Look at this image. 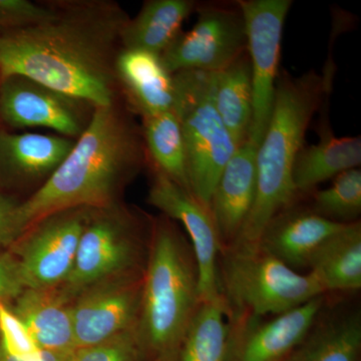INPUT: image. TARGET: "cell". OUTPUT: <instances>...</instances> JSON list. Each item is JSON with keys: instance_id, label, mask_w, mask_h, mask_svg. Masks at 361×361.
<instances>
[{"instance_id": "6da1fadb", "label": "cell", "mask_w": 361, "mask_h": 361, "mask_svg": "<svg viewBox=\"0 0 361 361\" xmlns=\"http://www.w3.org/2000/svg\"><path fill=\"white\" fill-rule=\"evenodd\" d=\"M39 25L0 33V78L23 75L96 108L113 106L116 63L130 20L118 4H54Z\"/></svg>"}, {"instance_id": "7a4b0ae2", "label": "cell", "mask_w": 361, "mask_h": 361, "mask_svg": "<svg viewBox=\"0 0 361 361\" xmlns=\"http://www.w3.org/2000/svg\"><path fill=\"white\" fill-rule=\"evenodd\" d=\"M148 161L142 127L118 102L94 109L63 163L18 206L23 234L39 221L73 209L110 208Z\"/></svg>"}, {"instance_id": "3957f363", "label": "cell", "mask_w": 361, "mask_h": 361, "mask_svg": "<svg viewBox=\"0 0 361 361\" xmlns=\"http://www.w3.org/2000/svg\"><path fill=\"white\" fill-rule=\"evenodd\" d=\"M331 78L307 71L278 75L267 129L256 152V193L253 206L231 247H257L265 228L278 213L293 205L294 161L304 147L306 130L331 90Z\"/></svg>"}, {"instance_id": "277c9868", "label": "cell", "mask_w": 361, "mask_h": 361, "mask_svg": "<svg viewBox=\"0 0 361 361\" xmlns=\"http://www.w3.org/2000/svg\"><path fill=\"white\" fill-rule=\"evenodd\" d=\"M201 304L198 269L172 220L154 223L148 263L142 275L137 338L157 361H177L180 344Z\"/></svg>"}, {"instance_id": "5b68a950", "label": "cell", "mask_w": 361, "mask_h": 361, "mask_svg": "<svg viewBox=\"0 0 361 361\" xmlns=\"http://www.w3.org/2000/svg\"><path fill=\"white\" fill-rule=\"evenodd\" d=\"M221 254V292L233 315H277L325 295L312 274H301L261 247H229Z\"/></svg>"}, {"instance_id": "8992f818", "label": "cell", "mask_w": 361, "mask_h": 361, "mask_svg": "<svg viewBox=\"0 0 361 361\" xmlns=\"http://www.w3.org/2000/svg\"><path fill=\"white\" fill-rule=\"evenodd\" d=\"M173 75L174 111L182 127L188 185L209 209L214 188L238 146L214 104L212 73L185 71Z\"/></svg>"}, {"instance_id": "52a82bcc", "label": "cell", "mask_w": 361, "mask_h": 361, "mask_svg": "<svg viewBox=\"0 0 361 361\" xmlns=\"http://www.w3.org/2000/svg\"><path fill=\"white\" fill-rule=\"evenodd\" d=\"M198 18L161 54L171 73H217L247 51L245 21L238 2L197 4Z\"/></svg>"}, {"instance_id": "ba28073f", "label": "cell", "mask_w": 361, "mask_h": 361, "mask_svg": "<svg viewBox=\"0 0 361 361\" xmlns=\"http://www.w3.org/2000/svg\"><path fill=\"white\" fill-rule=\"evenodd\" d=\"M115 206L92 210L80 236L73 270L61 286L73 298L104 280L135 274L141 246L132 221Z\"/></svg>"}, {"instance_id": "9c48e42d", "label": "cell", "mask_w": 361, "mask_h": 361, "mask_svg": "<svg viewBox=\"0 0 361 361\" xmlns=\"http://www.w3.org/2000/svg\"><path fill=\"white\" fill-rule=\"evenodd\" d=\"M245 21L253 111L249 141L259 146L269 123L279 75L282 33L292 0H238Z\"/></svg>"}, {"instance_id": "30bf717a", "label": "cell", "mask_w": 361, "mask_h": 361, "mask_svg": "<svg viewBox=\"0 0 361 361\" xmlns=\"http://www.w3.org/2000/svg\"><path fill=\"white\" fill-rule=\"evenodd\" d=\"M92 212V209L80 208L54 214L33 225L14 244L25 288L66 284Z\"/></svg>"}, {"instance_id": "8fae6325", "label": "cell", "mask_w": 361, "mask_h": 361, "mask_svg": "<svg viewBox=\"0 0 361 361\" xmlns=\"http://www.w3.org/2000/svg\"><path fill=\"white\" fill-rule=\"evenodd\" d=\"M94 111L90 104L32 78L18 75L0 78V120L14 129L44 128L77 140Z\"/></svg>"}, {"instance_id": "7c38bea8", "label": "cell", "mask_w": 361, "mask_h": 361, "mask_svg": "<svg viewBox=\"0 0 361 361\" xmlns=\"http://www.w3.org/2000/svg\"><path fill=\"white\" fill-rule=\"evenodd\" d=\"M148 202L169 219L180 222L186 230L198 269L201 302L222 295L219 278V255L222 247L210 210L189 190L156 168H154Z\"/></svg>"}, {"instance_id": "4fadbf2b", "label": "cell", "mask_w": 361, "mask_h": 361, "mask_svg": "<svg viewBox=\"0 0 361 361\" xmlns=\"http://www.w3.org/2000/svg\"><path fill=\"white\" fill-rule=\"evenodd\" d=\"M142 276L123 275L85 289L71 303L75 345L89 348L135 329L141 308Z\"/></svg>"}, {"instance_id": "5bb4252c", "label": "cell", "mask_w": 361, "mask_h": 361, "mask_svg": "<svg viewBox=\"0 0 361 361\" xmlns=\"http://www.w3.org/2000/svg\"><path fill=\"white\" fill-rule=\"evenodd\" d=\"M320 295L270 319L232 314L230 361H285L317 323L324 307Z\"/></svg>"}, {"instance_id": "9a60e30c", "label": "cell", "mask_w": 361, "mask_h": 361, "mask_svg": "<svg viewBox=\"0 0 361 361\" xmlns=\"http://www.w3.org/2000/svg\"><path fill=\"white\" fill-rule=\"evenodd\" d=\"M257 148L249 140L240 145L214 188L209 209L222 250L236 242L253 206Z\"/></svg>"}, {"instance_id": "2e32d148", "label": "cell", "mask_w": 361, "mask_h": 361, "mask_svg": "<svg viewBox=\"0 0 361 361\" xmlns=\"http://www.w3.org/2000/svg\"><path fill=\"white\" fill-rule=\"evenodd\" d=\"M59 135L0 130V186L49 180L75 145Z\"/></svg>"}, {"instance_id": "e0dca14e", "label": "cell", "mask_w": 361, "mask_h": 361, "mask_svg": "<svg viewBox=\"0 0 361 361\" xmlns=\"http://www.w3.org/2000/svg\"><path fill=\"white\" fill-rule=\"evenodd\" d=\"M288 207L265 228L258 246L292 269L308 268L325 240L346 224L323 218L311 209Z\"/></svg>"}, {"instance_id": "ac0fdd59", "label": "cell", "mask_w": 361, "mask_h": 361, "mask_svg": "<svg viewBox=\"0 0 361 361\" xmlns=\"http://www.w3.org/2000/svg\"><path fill=\"white\" fill-rule=\"evenodd\" d=\"M116 78L132 111L142 118L174 110L176 82L161 56L122 49L116 63Z\"/></svg>"}, {"instance_id": "d6986e66", "label": "cell", "mask_w": 361, "mask_h": 361, "mask_svg": "<svg viewBox=\"0 0 361 361\" xmlns=\"http://www.w3.org/2000/svg\"><path fill=\"white\" fill-rule=\"evenodd\" d=\"M71 297L63 288H25L9 308L42 350L75 353Z\"/></svg>"}, {"instance_id": "ffe728a7", "label": "cell", "mask_w": 361, "mask_h": 361, "mask_svg": "<svg viewBox=\"0 0 361 361\" xmlns=\"http://www.w3.org/2000/svg\"><path fill=\"white\" fill-rule=\"evenodd\" d=\"M327 116L320 127L319 142L303 147L294 161L292 179L298 195L312 193L325 180L360 166V135L336 137Z\"/></svg>"}, {"instance_id": "44dd1931", "label": "cell", "mask_w": 361, "mask_h": 361, "mask_svg": "<svg viewBox=\"0 0 361 361\" xmlns=\"http://www.w3.org/2000/svg\"><path fill=\"white\" fill-rule=\"evenodd\" d=\"M310 274L327 292L361 288V223H346L325 240L311 259Z\"/></svg>"}, {"instance_id": "7402d4cb", "label": "cell", "mask_w": 361, "mask_h": 361, "mask_svg": "<svg viewBox=\"0 0 361 361\" xmlns=\"http://www.w3.org/2000/svg\"><path fill=\"white\" fill-rule=\"evenodd\" d=\"M194 0H149L126 23L123 49H140L161 56L182 32V25L195 9Z\"/></svg>"}, {"instance_id": "603a6c76", "label": "cell", "mask_w": 361, "mask_h": 361, "mask_svg": "<svg viewBox=\"0 0 361 361\" xmlns=\"http://www.w3.org/2000/svg\"><path fill=\"white\" fill-rule=\"evenodd\" d=\"M232 311L224 296L201 302L188 327L177 361H230Z\"/></svg>"}, {"instance_id": "cb8c5ba5", "label": "cell", "mask_w": 361, "mask_h": 361, "mask_svg": "<svg viewBox=\"0 0 361 361\" xmlns=\"http://www.w3.org/2000/svg\"><path fill=\"white\" fill-rule=\"evenodd\" d=\"M213 101L237 146L248 139L253 111V89L248 52L212 73Z\"/></svg>"}, {"instance_id": "d4e9b609", "label": "cell", "mask_w": 361, "mask_h": 361, "mask_svg": "<svg viewBox=\"0 0 361 361\" xmlns=\"http://www.w3.org/2000/svg\"><path fill=\"white\" fill-rule=\"evenodd\" d=\"M142 132L153 167L189 190L184 139L177 113L172 110L142 118Z\"/></svg>"}, {"instance_id": "484cf974", "label": "cell", "mask_w": 361, "mask_h": 361, "mask_svg": "<svg viewBox=\"0 0 361 361\" xmlns=\"http://www.w3.org/2000/svg\"><path fill=\"white\" fill-rule=\"evenodd\" d=\"M360 349L361 322L355 313L313 327L285 361H357Z\"/></svg>"}, {"instance_id": "4316f807", "label": "cell", "mask_w": 361, "mask_h": 361, "mask_svg": "<svg viewBox=\"0 0 361 361\" xmlns=\"http://www.w3.org/2000/svg\"><path fill=\"white\" fill-rule=\"evenodd\" d=\"M312 193L310 209L313 212L334 222H355L361 213L360 169L337 175L326 189Z\"/></svg>"}, {"instance_id": "83f0119b", "label": "cell", "mask_w": 361, "mask_h": 361, "mask_svg": "<svg viewBox=\"0 0 361 361\" xmlns=\"http://www.w3.org/2000/svg\"><path fill=\"white\" fill-rule=\"evenodd\" d=\"M142 350L137 331L132 329L96 345L78 348L73 361H140Z\"/></svg>"}, {"instance_id": "f1b7e54d", "label": "cell", "mask_w": 361, "mask_h": 361, "mask_svg": "<svg viewBox=\"0 0 361 361\" xmlns=\"http://www.w3.org/2000/svg\"><path fill=\"white\" fill-rule=\"evenodd\" d=\"M0 346L18 357H32L42 350L25 324L6 304H0Z\"/></svg>"}, {"instance_id": "f546056e", "label": "cell", "mask_w": 361, "mask_h": 361, "mask_svg": "<svg viewBox=\"0 0 361 361\" xmlns=\"http://www.w3.org/2000/svg\"><path fill=\"white\" fill-rule=\"evenodd\" d=\"M54 4H35L30 0H0V30H20L39 25L54 16Z\"/></svg>"}, {"instance_id": "4dcf8cb0", "label": "cell", "mask_w": 361, "mask_h": 361, "mask_svg": "<svg viewBox=\"0 0 361 361\" xmlns=\"http://www.w3.org/2000/svg\"><path fill=\"white\" fill-rule=\"evenodd\" d=\"M25 289L18 259L0 249V304L11 305Z\"/></svg>"}, {"instance_id": "1f68e13d", "label": "cell", "mask_w": 361, "mask_h": 361, "mask_svg": "<svg viewBox=\"0 0 361 361\" xmlns=\"http://www.w3.org/2000/svg\"><path fill=\"white\" fill-rule=\"evenodd\" d=\"M20 202L0 192V249L13 246L23 235L18 215Z\"/></svg>"}, {"instance_id": "d6a6232c", "label": "cell", "mask_w": 361, "mask_h": 361, "mask_svg": "<svg viewBox=\"0 0 361 361\" xmlns=\"http://www.w3.org/2000/svg\"><path fill=\"white\" fill-rule=\"evenodd\" d=\"M75 353L40 350L39 355L32 357H18L7 353L0 346V361H73Z\"/></svg>"}, {"instance_id": "836d02e7", "label": "cell", "mask_w": 361, "mask_h": 361, "mask_svg": "<svg viewBox=\"0 0 361 361\" xmlns=\"http://www.w3.org/2000/svg\"><path fill=\"white\" fill-rule=\"evenodd\" d=\"M0 33H1V30H0Z\"/></svg>"}]
</instances>
